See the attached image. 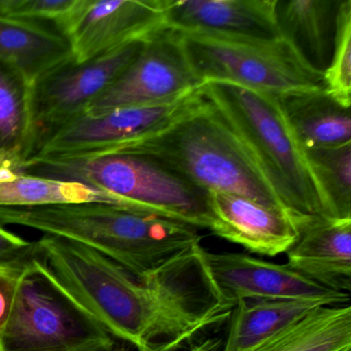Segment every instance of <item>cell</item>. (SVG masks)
Segmentation results:
<instances>
[{"instance_id":"cell-1","label":"cell","mask_w":351,"mask_h":351,"mask_svg":"<svg viewBox=\"0 0 351 351\" xmlns=\"http://www.w3.org/2000/svg\"><path fill=\"white\" fill-rule=\"evenodd\" d=\"M40 258L65 291L117 340L137 351H176L215 326L192 267L176 258L139 279L101 252L55 236Z\"/></svg>"},{"instance_id":"cell-2","label":"cell","mask_w":351,"mask_h":351,"mask_svg":"<svg viewBox=\"0 0 351 351\" xmlns=\"http://www.w3.org/2000/svg\"><path fill=\"white\" fill-rule=\"evenodd\" d=\"M0 225L89 246L139 279L201 244L193 226L108 203L0 207Z\"/></svg>"},{"instance_id":"cell-3","label":"cell","mask_w":351,"mask_h":351,"mask_svg":"<svg viewBox=\"0 0 351 351\" xmlns=\"http://www.w3.org/2000/svg\"><path fill=\"white\" fill-rule=\"evenodd\" d=\"M118 154L145 156L206 193L241 195L295 217L223 117L204 97L167 128Z\"/></svg>"},{"instance_id":"cell-4","label":"cell","mask_w":351,"mask_h":351,"mask_svg":"<svg viewBox=\"0 0 351 351\" xmlns=\"http://www.w3.org/2000/svg\"><path fill=\"white\" fill-rule=\"evenodd\" d=\"M203 97L260 166L302 229L335 217L283 112L278 97L228 82H204Z\"/></svg>"},{"instance_id":"cell-5","label":"cell","mask_w":351,"mask_h":351,"mask_svg":"<svg viewBox=\"0 0 351 351\" xmlns=\"http://www.w3.org/2000/svg\"><path fill=\"white\" fill-rule=\"evenodd\" d=\"M26 173L81 182L114 195L143 213L208 229V193L149 158L114 154L48 162Z\"/></svg>"},{"instance_id":"cell-6","label":"cell","mask_w":351,"mask_h":351,"mask_svg":"<svg viewBox=\"0 0 351 351\" xmlns=\"http://www.w3.org/2000/svg\"><path fill=\"white\" fill-rule=\"evenodd\" d=\"M178 32L184 54L202 83L228 82L275 96L324 89L322 73L312 69L283 36Z\"/></svg>"},{"instance_id":"cell-7","label":"cell","mask_w":351,"mask_h":351,"mask_svg":"<svg viewBox=\"0 0 351 351\" xmlns=\"http://www.w3.org/2000/svg\"><path fill=\"white\" fill-rule=\"evenodd\" d=\"M118 344L59 285L43 260L22 273L0 351H108Z\"/></svg>"},{"instance_id":"cell-8","label":"cell","mask_w":351,"mask_h":351,"mask_svg":"<svg viewBox=\"0 0 351 351\" xmlns=\"http://www.w3.org/2000/svg\"><path fill=\"white\" fill-rule=\"evenodd\" d=\"M203 100L201 87L161 104L88 112L36 135L19 171L48 162L118 154L155 135L188 114Z\"/></svg>"},{"instance_id":"cell-9","label":"cell","mask_w":351,"mask_h":351,"mask_svg":"<svg viewBox=\"0 0 351 351\" xmlns=\"http://www.w3.org/2000/svg\"><path fill=\"white\" fill-rule=\"evenodd\" d=\"M202 84L184 54L178 30L164 26L147 38L134 60L85 112L161 104Z\"/></svg>"},{"instance_id":"cell-10","label":"cell","mask_w":351,"mask_h":351,"mask_svg":"<svg viewBox=\"0 0 351 351\" xmlns=\"http://www.w3.org/2000/svg\"><path fill=\"white\" fill-rule=\"evenodd\" d=\"M200 261L217 299L229 306L244 300L311 299L328 305L349 304L350 295L308 280L291 267L246 254H213L201 247Z\"/></svg>"},{"instance_id":"cell-11","label":"cell","mask_w":351,"mask_h":351,"mask_svg":"<svg viewBox=\"0 0 351 351\" xmlns=\"http://www.w3.org/2000/svg\"><path fill=\"white\" fill-rule=\"evenodd\" d=\"M147 40L86 62L69 61L40 80L30 89L34 139L40 133L84 114L134 60Z\"/></svg>"},{"instance_id":"cell-12","label":"cell","mask_w":351,"mask_h":351,"mask_svg":"<svg viewBox=\"0 0 351 351\" xmlns=\"http://www.w3.org/2000/svg\"><path fill=\"white\" fill-rule=\"evenodd\" d=\"M167 0H82L64 30L73 60L86 62L145 40L166 25Z\"/></svg>"},{"instance_id":"cell-13","label":"cell","mask_w":351,"mask_h":351,"mask_svg":"<svg viewBox=\"0 0 351 351\" xmlns=\"http://www.w3.org/2000/svg\"><path fill=\"white\" fill-rule=\"evenodd\" d=\"M208 230L254 254H287L301 233L291 213L241 195L208 193Z\"/></svg>"},{"instance_id":"cell-14","label":"cell","mask_w":351,"mask_h":351,"mask_svg":"<svg viewBox=\"0 0 351 351\" xmlns=\"http://www.w3.org/2000/svg\"><path fill=\"white\" fill-rule=\"evenodd\" d=\"M287 254V266L308 280L350 295L351 219H314Z\"/></svg>"},{"instance_id":"cell-15","label":"cell","mask_w":351,"mask_h":351,"mask_svg":"<svg viewBox=\"0 0 351 351\" xmlns=\"http://www.w3.org/2000/svg\"><path fill=\"white\" fill-rule=\"evenodd\" d=\"M277 0H167L166 25L256 38H279Z\"/></svg>"},{"instance_id":"cell-16","label":"cell","mask_w":351,"mask_h":351,"mask_svg":"<svg viewBox=\"0 0 351 351\" xmlns=\"http://www.w3.org/2000/svg\"><path fill=\"white\" fill-rule=\"evenodd\" d=\"M71 60L69 40L56 28L0 14V63L30 89Z\"/></svg>"},{"instance_id":"cell-17","label":"cell","mask_w":351,"mask_h":351,"mask_svg":"<svg viewBox=\"0 0 351 351\" xmlns=\"http://www.w3.org/2000/svg\"><path fill=\"white\" fill-rule=\"evenodd\" d=\"M341 0H277L280 36L304 60L324 75L334 50Z\"/></svg>"},{"instance_id":"cell-18","label":"cell","mask_w":351,"mask_h":351,"mask_svg":"<svg viewBox=\"0 0 351 351\" xmlns=\"http://www.w3.org/2000/svg\"><path fill=\"white\" fill-rule=\"evenodd\" d=\"M277 97L304 152L351 145L350 108H343L326 90Z\"/></svg>"},{"instance_id":"cell-19","label":"cell","mask_w":351,"mask_h":351,"mask_svg":"<svg viewBox=\"0 0 351 351\" xmlns=\"http://www.w3.org/2000/svg\"><path fill=\"white\" fill-rule=\"evenodd\" d=\"M330 306L319 300H244L230 316L221 351H252L283 328L314 311Z\"/></svg>"},{"instance_id":"cell-20","label":"cell","mask_w":351,"mask_h":351,"mask_svg":"<svg viewBox=\"0 0 351 351\" xmlns=\"http://www.w3.org/2000/svg\"><path fill=\"white\" fill-rule=\"evenodd\" d=\"M108 203L134 209L126 201L81 182L0 168V207Z\"/></svg>"},{"instance_id":"cell-21","label":"cell","mask_w":351,"mask_h":351,"mask_svg":"<svg viewBox=\"0 0 351 351\" xmlns=\"http://www.w3.org/2000/svg\"><path fill=\"white\" fill-rule=\"evenodd\" d=\"M350 304L324 306L252 351H350Z\"/></svg>"},{"instance_id":"cell-22","label":"cell","mask_w":351,"mask_h":351,"mask_svg":"<svg viewBox=\"0 0 351 351\" xmlns=\"http://www.w3.org/2000/svg\"><path fill=\"white\" fill-rule=\"evenodd\" d=\"M34 141L30 88L0 63V168L19 171Z\"/></svg>"},{"instance_id":"cell-23","label":"cell","mask_w":351,"mask_h":351,"mask_svg":"<svg viewBox=\"0 0 351 351\" xmlns=\"http://www.w3.org/2000/svg\"><path fill=\"white\" fill-rule=\"evenodd\" d=\"M332 215L351 219V145L305 152Z\"/></svg>"},{"instance_id":"cell-24","label":"cell","mask_w":351,"mask_h":351,"mask_svg":"<svg viewBox=\"0 0 351 351\" xmlns=\"http://www.w3.org/2000/svg\"><path fill=\"white\" fill-rule=\"evenodd\" d=\"M326 93L345 108L351 106V0H341L336 38L328 69L324 73Z\"/></svg>"},{"instance_id":"cell-25","label":"cell","mask_w":351,"mask_h":351,"mask_svg":"<svg viewBox=\"0 0 351 351\" xmlns=\"http://www.w3.org/2000/svg\"><path fill=\"white\" fill-rule=\"evenodd\" d=\"M82 0H0V14L48 24L63 34Z\"/></svg>"},{"instance_id":"cell-26","label":"cell","mask_w":351,"mask_h":351,"mask_svg":"<svg viewBox=\"0 0 351 351\" xmlns=\"http://www.w3.org/2000/svg\"><path fill=\"white\" fill-rule=\"evenodd\" d=\"M40 258L38 240L29 241L0 225V267L25 269Z\"/></svg>"},{"instance_id":"cell-27","label":"cell","mask_w":351,"mask_h":351,"mask_svg":"<svg viewBox=\"0 0 351 351\" xmlns=\"http://www.w3.org/2000/svg\"><path fill=\"white\" fill-rule=\"evenodd\" d=\"M24 269L0 267V334L13 311Z\"/></svg>"},{"instance_id":"cell-28","label":"cell","mask_w":351,"mask_h":351,"mask_svg":"<svg viewBox=\"0 0 351 351\" xmlns=\"http://www.w3.org/2000/svg\"><path fill=\"white\" fill-rule=\"evenodd\" d=\"M223 342L217 337L199 339L195 342V351H221Z\"/></svg>"},{"instance_id":"cell-29","label":"cell","mask_w":351,"mask_h":351,"mask_svg":"<svg viewBox=\"0 0 351 351\" xmlns=\"http://www.w3.org/2000/svg\"><path fill=\"white\" fill-rule=\"evenodd\" d=\"M108 351H131L130 349H129V347L127 346V344H125V343H118V344L116 345V346L114 347V348L110 349V350Z\"/></svg>"},{"instance_id":"cell-30","label":"cell","mask_w":351,"mask_h":351,"mask_svg":"<svg viewBox=\"0 0 351 351\" xmlns=\"http://www.w3.org/2000/svg\"><path fill=\"white\" fill-rule=\"evenodd\" d=\"M196 342V341H195ZM195 342L191 343L188 346L184 347V348L180 349V350L176 351H195Z\"/></svg>"}]
</instances>
